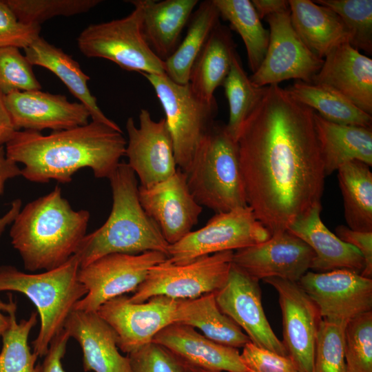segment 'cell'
I'll return each mask as SVG.
<instances>
[{"instance_id": "1", "label": "cell", "mask_w": 372, "mask_h": 372, "mask_svg": "<svg viewBox=\"0 0 372 372\" xmlns=\"http://www.w3.org/2000/svg\"><path fill=\"white\" fill-rule=\"evenodd\" d=\"M314 111L263 87L237 139L247 205L271 235L321 203L324 178Z\"/></svg>"}, {"instance_id": "2", "label": "cell", "mask_w": 372, "mask_h": 372, "mask_svg": "<svg viewBox=\"0 0 372 372\" xmlns=\"http://www.w3.org/2000/svg\"><path fill=\"white\" fill-rule=\"evenodd\" d=\"M123 132L92 121L54 131L17 130L6 143V156L23 167L21 175L34 183H69L78 170L88 167L99 178H110L125 155Z\"/></svg>"}, {"instance_id": "3", "label": "cell", "mask_w": 372, "mask_h": 372, "mask_svg": "<svg viewBox=\"0 0 372 372\" xmlns=\"http://www.w3.org/2000/svg\"><path fill=\"white\" fill-rule=\"evenodd\" d=\"M90 216L74 210L58 186L21 209L10 236L25 269L48 271L65 263L86 235Z\"/></svg>"}, {"instance_id": "4", "label": "cell", "mask_w": 372, "mask_h": 372, "mask_svg": "<svg viewBox=\"0 0 372 372\" xmlns=\"http://www.w3.org/2000/svg\"><path fill=\"white\" fill-rule=\"evenodd\" d=\"M136 176L127 163L120 162L110 177L112 210L105 223L80 242L74 254L80 268L114 253L155 251L167 255L169 244L141 205Z\"/></svg>"}, {"instance_id": "5", "label": "cell", "mask_w": 372, "mask_h": 372, "mask_svg": "<svg viewBox=\"0 0 372 372\" xmlns=\"http://www.w3.org/2000/svg\"><path fill=\"white\" fill-rule=\"evenodd\" d=\"M185 173L189 191L200 206L216 214L248 206L238 143L225 124L213 123Z\"/></svg>"}, {"instance_id": "6", "label": "cell", "mask_w": 372, "mask_h": 372, "mask_svg": "<svg viewBox=\"0 0 372 372\" xmlns=\"http://www.w3.org/2000/svg\"><path fill=\"white\" fill-rule=\"evenodd\" d=\"M79 269L75 254L61 266L40 273H26L10 265L0 267V291L22 293L37 309L41 324L32 345L39 357L45 355L75 304L87 293L79 280Z\"/></svg>"}, {"instance_id": "7", "label": "cell", "mask_w": 372, "mask_h": 372, "mask_svg": "<svg viewBox=\"0 0 372 372\" xmlns=\"http://www.w3.org/2000/svg\"><path fill=\"white\" fill-rule=\"evenodd\" d=\"M128 1L134 8L127 16L89 25L77 38L78 48L87 57L109 60L125 70L165 74L164 62L149 48L143 32V1Z\"/></svg>"}, {"instance_id": "8", "label": "cell", "mask_w": 372, "mask_h": 372, "mask_svg": "<svg viewBox=\"0 0 372 372\" xmlns=\"http://www.w3.org/2000/svg\"><path fill=\"white\" fill-rule=\"evenodd\" d=\"M154 88L165 114L178 168L185 172L217 114L216 101L198 97L189 83L178 84L165 74H143Z\"/></svg>"}, {"instance_id": "9", "label": "cell", "mask_w": 372, "mask_h": 372, "mask_svg": "<svg viewBox=\"0 0 372 372\" xmlns=\"http://www.w3.org/2000/svg\"><path fill=\"white\" fill-rule=\"evenodd\" d=\"M233 254V251L218 252L182 265L167 259L149 269L129 300L141 303L156 296L185 300L216 292L227 279Z\"/></svg>"}, {"instance_id": "10", "label": "cell", "mask_w": 372, "mask_h": 372, "mask_svg": "<svg viewBox=\"0 0 372 372\" xmlns=\"http://www.w3.org/2000/svg\"><path fill=\"white\" fill-rule=\"evenodd\" d=\"M271 236L249 206L237 208L216 214L204 227L169 245L167 260L176 265L186 264L216 253L255 245Z\"/></svg>"}, {"instance_id": "11", "label": "cell", "mask_w": 372, "mask_h": 372, "mask_svg": "<svg viewBox=\"0 0 372 372\" xmlns=\"http://www.w3.org/2000/svg\"><path fill=\"white\" fill-rule=\"evenodd\" d=\"M167 259L160 251L138 254L114 253L102 256L80 268L78 278L87 290L74 305V310L96 311L107 301L135 291L149 269Z\"/></svg>"}, {"instance_id": "12", "label": "cell", "mask_w": 372, "mask_h": 372, "mask_svg": "<svg viewBox=\"0 0 372 372\" xmlns=\"http://www.w3.org/2000/svg\"><path fill=\"white\" fill-rule=\"evenodd\" d=\"M269 26V39L265 58L249 76L258 87L296 79L311 83L323 59L314 54L296 32L290 9L265 18Z\"/></svg>"}, {"instance_id": "13", "label": "cell", "mask_w": 372, "mask_h": 372, "mask_svg": "<svg viewBox=\"0 0 372 372\" xmlns=\"http://www.w3.org/2000/svg\"><path fill=\"white\" fill-rule=\"evenodd\" d=\"M322 319L345 324L372 311V279L345 269L307 271L298 282Z\"/></svg>"}, {"instance_id": "14", "label": "cell", "mask_w": 372, "mask_h": 372, "mask_svg": "<svg viewBox=\"0 0 372 372\" xmlns=\"http://www.w3.org/2000/svg\"><path fill=\"white\" fill-rule=\"evenodd\" d=\"M179 300L156 296L135 303L121 295L105 302L96 312L115 331L118 348L129 354L152 342L161 330L175 322Z\"/></svg>"}, {"instance_id": "15", "label": "cell", "mask_w": 372, "mask_h": 372, "mask_svg": "<svg viewBox=\"0 0 372 372\" xmlns=\"http://www.w3.org/2000/svg\"><path fill=\"white\" fill-rule=\"evenodd\" d=\"M264 282L278 293L282 318V343L299 372H313L315 344L322 318L298 282L279 278Z\"/></svg>"}, {"instance_id": "16", "label": "cell", "mask_w": 372, "mask_h": 372, "mask_svg": "<svg viewBox=\"0 0 372 372\" xmlns=\"http://www.w3.org/2000/svg\"><path fill=\"white\" fill-rule=\"evenodd\" d=\"M138 121V126L132 117L126 121L128 141L125 156L140 180L139 186L147 188L171 177L178 167L165 118L156 121L149 112L143 108Z\"/></svg>"}, {"instance_id": "17", "label": "cell", "mask_w": 372, "mask_h": 372, "mask_svg": "<svg viewBox=\"0 0 372 372\" xmlns=\"http://www.w3.org/2000/svg\"><path fill=\"white\" fill-rule=\"evenodd\" d=\"M215 298L220 311L244 331L253 344L288 356L265 316L259 280L231 263L227 279L216 291Z\"/></svg>"}, {"instance_id": "18", "label": "cell", "mask_w": 372, "mask_h": 372, "mask_svg": "<svg viewBox=\"0 0 372 372\" xmlns=\"http://www.w3.org/2000/svg\"><path fill=\"white\" fill-rule=\"evenodd\" d=\"M313 258L309 245L285 230L234 251L232 264L258 280L279 278L298 282L311 269Z\"/></svg>"}, {"instance_id": "19", "label": "cell", "mask_w": 372, "mask_h": 372, "mask_svg": "<svg viewBox=\"0 0 372 372\" xmlns=\"http://www.w3.org/2000/svg\"><path fill=\"white\" fill-rule=\"evenodd\" d=\"M138 198L169 245L192 231L203 211L189 191L185 173L178 168L171 177L152 187L138 186Z\"/></svg>"}, {"instance_id": "20", "label": "cell", "mask_w": 372, "mask_h": 372, "mask_svg": "<svg viewBox=\"0 0 372 372\" xmlns=\"http://www.w3.org/2000/svg\"><path fill=\"white\" fill-rule=\"evenodd\" d=\"M5 101L16 130L60 131L85 125L90 117L81 103L41 90L14 92L5 95Z\"/></svg>"}, {"instance_id": "21", "label": "cell", "mask_w": 372, "mask_h": 372, "mask_svg": "<svg viewBox=\"0 0 372 372\" xmlns=\"http://www.w3.org/2000/svg\"><path fill=\"white\" fill-rule=\"evenodd\" d=\"M311 83L335 90L372 114V59L349 43L335 47L327 54Z\"/></svg>"}, {"instance_id": "22", "label": "cell", "mask_w": 372, "mask_h": 372, "mask_svg": "<svg viewBox=\"0 0 372 372\" xmlns=\"http://www.w3.org/2000/svg\"><path fill=\"white\" fill-rule=\"evenodd\" d=\"M63 329L81 347L85 371L132 372L129 357L118 351L115 331L96 311L74 309Z\"/></svg>"}, {"instance_id": "23", "label": "cell", "mask_w": 372, "mask_h": 372, "mask_svg": "<svg viewBox=\"0 0 372 372\" xmlns=\"http://www.w3.org/2000/svg\"><path fill=\"white\" fill-rule=\"evenodd\" d=\"M152 342L196 366L221 372L248 371L238 349L217 343L186 324H169L154 337Z\"/></svg>"}, {"instance_id": "24", "label": "cell", "mask_w": 372, "mask_h": 372, "mask_svg": "<svg viewBox=\"0 0 372 372\" xmlns=\"http://www.w3.org/2000/svg\"><path fill=\"white\" fill-rule=\"evenodd\" d=\"M321 203L315 205L288 229L309 245L314 253L311 269L320 272L345 269L361 273L364 259L353 246L340 240L323 223Z\"/></svg>"}, {"instance_id": "25", "label": "cell", "mask_w": 372, "mask_h": 372, "mask_svg": "<svg viewBox=\"0 0 372 372\" xmlns=\"http://www.w3.org/2000/svg\"><path fill=\"white\" fill-rule=\"evenodd\" d=\"M24 51L25 57L32 66L38 65L50 70L63 82L71 94L87 109L92 121L122 132L118 125L107 117L100 109L96 97L88 87L90 77L72 56L41 37Z\"/></svg>"}, {"instance_id": "26", "label": "cell", "mask_w": 372, "mask_h": 372, "mask_svg": "<svg viewBox=\"0 0 372 372\" xmlns=\"http://www.w3.org/2000/svg\"><path fill=\"white\" fill-rule=\"evenodd\" d=\"M325 176L352 161L372 165V127L330 122L314 112Z\"/></svg>"}, {"instance_id": "27", "label": "cell", "mask_w": 372, "mask_h": 372, "mask_svg": "<svg viewBox=\"0 0 372 372\" xmlns=\"http://www.w3.org/2000/svg\"><path fill=\"white\" fill-rule=\"evenodd\" d=\"M292 25L306 46L324 59L335 47L349 42V33L331 9L310 0H289Z\"/></svg>"}, {"instance_id": "28", "label": "cell", "mask_w": 372, "mask_h": 372, "mask_svg": "<svg viewBox=\"0 0 372 372\" xmlns=\"http://www.w3.org/2000/svg\"><path fill=\"white\" fill-rule=\"evenodd\" d=\"M142 1L144 37L154 53L164 61L178 46L181 33L198 1Z\"/></svg>"}, {"instance_id": "29", "label": "cell", "mask_w": 372, "mask_h": 372, "mask_svg": "<svg viewBox=\"0 0 372 372\" xmlns=\"http://www.w3.org/2000/svg\"><path fill=\"white\" fill-rule=\"evenodd\" d=\"M236 53L230 30L220 23L211 33L191 70L189 84L198 97L208 102L216 101L214 92L227 77Z\"/></svg>"}, {"instance_id": "30", "label": "cell", "mask_w": 372, "mask_h": 372, "mask_svg": "<svg viewBox=\"0 0 372 372\" xmlns=\"http://www.w3.org/2000/svg\"><path fill=\"white\" fill-rule=\"evenodd\" d=\"M216 292L193 299L180 300L175 322L198 329L207 338L236 349L251 342L241 328L223 313L216 301Z\"/></svg>"}, {"instance_id": "31", "label": "cell", "mask_w": 372, "mask_h": 372, "mask_svg": "<svg viewBox=\"0 0 372 372\" xmlns=\"http://www.w3.org/2000/svg\"><path fill=\"white\" fill-rule=\"evenodd\" d=\"M220 18L213 0L199 3L189 19L185 37L163 61L165 74L172 81L189 83L192 68L211 33L220 24Z\"/></svg>"}, {"instance_id": "32", "label": "cell", "mask_w": 372, "mask_h": 372, "mask_svg": "<svg viewBox=\"0 0 372 372\" xmlns=\"http://www.w3.org/2000/svg\"><path fill=\"white\" fill-rule=\"evenodd\" d=\"M339 186L344 201L348 227L372 231V172L370 166L352 161L338 170Z\"/></svg>"}, {"instance_id": "33", "label": "cell", "mask_w": 372, "mask_h": 372, "mask_svg": "<svg viewBox=\"0 0 372 372\" xmlns=\"http://www.w3.org/2000/svg\"><path fill=\"white\" fill-rule=\"evenodd\" d=\"M286 90L324 119L338 124L372 127V116L326 86L297 81Z\"/></svg>"}, {"instance_id": "34", "label": "cell", "mask_w": 372, "mask_h": 372, "mask_svg": "<svg viewBox=\"0 0 372 372\" xmlns=\"http://www.w3.org/2000/svg\"><path fill=\"white\" fill-rule=\"evenodd\" d=\"M220 17L227 21L242 38L245 45L250 70L255 72L262 62L269 43L265 29L251 1L213 0Z\"/></svg>"}, {"instance_id": "35", "label": "cell", "mask_w": 372, "mask_h": 372, "mask_svg": "<svg viewBox=\"0 0 372 372\" xmlns=\"http://www.w3.org/2000/svg\"><path fill=\"white\" fill-rule=\"evenodd\" d=\"M222 86L229 105V120L226 128L237 141L240 130L258 99L263 87L255 85L245 72L238 54L232 60L230 70Z\"/></svg>"}, {"instance_id": "36", "label": "cell", "mask_w": 372, "mask_h": 372, "mask_svg": "<svg viewBox=\"0 0 372 372\" xmlns=\"http://www.w3.org/2000/svg\"><path fill=\"white\" fill-rule=\"evenodd\" d=\"M16 312L9 316V324L1 335L3 346L0 352V372H42L36 364L39 355L30 351L28 343L31 329L37 322V312L27 320L17 322Z\"/></svg>"}, {"instance_id": "37", "label": "cell", "mask_w": 372, "mask_h": 372, "mask_svg": "<svg viewBox=\"0 0 372 372\" xmlns=\"http://www.w3.org/2000/svg\"><path fill=\"white\" fill-rule=\"evenodd\" d=\"M316 3L333 10L349 33V43L368 54L372 52L371 0H318Z\"/></svg>"}, {"instance_id": "38", "label": "cell", "mask_w": 372, "mask_h": 372, "mask_svg": "<svg viewBox=\"0 0 372 372\" xmlns=\"http://www.w3.org/2000/svg\"><path fill=\"white\" fill-rule=\"evenodd\" d=\"M23 23L41 25L51 18L85 13L99 4L100 0H5Z\"/></svg>"}, {"instance_id": "39", "label": "cell", "mask_w": 372, "mask_h": 372, "mask_svg": "<svg viewBox=\"0 0 372 372\" xmlns=\"http://www.w3.org/2000/svg\"><path fill=\"white\" fill-rule=\"evenodd\" d=\"M344 360L346 372H372V311L347 323Z\"/></svg>"}, {"instance_id": "40", "label": "cell", "mask_w": 372, "mask_h": 372, "mask_svg": "<svg viewBox=\"0 0 372 372\" xmlns=\"http://www.w3.org/2000/svg\"><path fill=\"white\" fill-rule=\"evenodd\" d=\"M345 327L322 318L316 339L313 372H346Z\"/></svg>"}, {"instance_id": "41", "label": "cell", "mask_w": 372, "mask_h": 372, "mask_svg": "<svg viewBox=\"0 0 372 372\" xmlns=\"http://www.w3.org/2000/svg\"><path fill=\"white\" fill-rule=\"evenodd\" d=\"M41 90L32 65L19 49L0 48V92L7 95L14 92Z\"/></svg>"}, {"instance_id": "42", "label": "cell", "mask_w": 372, "mask_h": 372, "mask_svg": "<svg viewBox=\"0 0 372 372\" xmlns=\"http://www.w3.org/2000/svg\"><path fill=\"white\" fill-rule=\"evenodd\" d=\"M132 372H186V362L165 347L149 342L128 354Z\"/></svg>"}, {"instance_id": "43", "label": "cell", "mask_w": 372, "mask_h": 372, "mask_svg": "<svg viewBox=\"0 0 372 372\" xmlns=\"http://www.w3.org/2000/svg\"><path fill=\"white\" fill-rule=\"evenodd\" d=\"M41 25L23 23L5 0H0V48L25 49L40 36Z\"/></svg>"}, {"instance_id": "44", "label": "cell", "mask_w": 372, "mask_h": 372, "mask_svg": "<svg viewBox=\"0 0 372 372\" xmlns=\"http://www.w3.org/2000/svg\"><path fill=\"white\" fill-rule=\"evenodd\" d=\"M240 358L252 372H299L289 356H284L249 342L242 347Z\"/></svg>"}, {"instance_id": "45", "label": "cell", "mask_w": 372, "mask_h": 372, "mask_svg": "<svg viewBox=\"0 0 372 372\" xmlns=\"http://www.w3.org/2000/svg\"><path fill=\"white\" fill-rule=\"evenodd\" d=\"M335 235L360 252L364 265L360 274L372 279V231H355L347 226L339 225L335 228Z\"/></svg>"}, {"instance_id": "46", "label": "cell", "mask_w": 372, "mask_h": 372, "mask_svg": "<svg viewBox=\"0 0 372 372\" xmlns=\"http://www.w3.org/2000/svg\"><path fill=\"white\" fill-rule=\"evenodd\" d=\"M20 175L21 169H19L18 165L7 157L5 147L0 145V195L3 194L7 181ZM21 205V199L14 200L9 210L0 217V237L6 227L12 223L19 213Z\"/></svg>"}, {"instance_id": "47", "label": "cell", "mask_w": 372, "mask_h": 372, "mask_svg": "<svg viewBox=\"0 0 372 372\" xmlns=\"http://www.w3.org/2000/svg\"><path fill=\"white\" fill-rule=\"evenodd\" d=\"M69 338L64 329L54 336L44 356L41 364L42 372H65L63 368L62 359L65 355Z\"/></svg>"}, {"instance_id": "48", "label": "cell", "mask_w": 372, "mask_h": 372, "mask_svg": "<svg viewBox=\"0 0 372 372\" xmlns=\"http://www.w3.org/2000/svg\"><path fill=\"white\" fill-rule=\"evenodd\" d=\"M251 3L260 19L289 10L286 0H252Z\"/></svg>"}, {"instance_id": "49", "label": "cell", "mask_w": 372, "mask_h": 372, "mask_svg": "<svg viewBox=\"0 0 372 372\" xmlns=\"http://www.w3.org/2000/svg\"><path fill=\"white\" fill-rule=\"evenodd\" d=\"M16 131L6 105L5 95L0 92V145H6Z\"/></svg>"}, {"instance_id": "50", "label": "cell", "mask_w": 372, "mask_h": 372, "mask_svg": "<svg viewBox=\"0 0 372 372\" xmlns=\"http://www.w3.org/2000/svg\"><path fill=\"white\" fill-rule=\"evenodd\" d=\"M17 304L13 301L11 296L8 302H5L0 300V337L7 329L9 324V316H6L3 312L8 314L12 312H16Z\"/></svg>"}, {"instance_id": "51", "label": "cell", "mask_w": 372, "mask_h": 372, "mask_svg": "<svg viewBox=\"0 0 372 372\" xmlns=\"http://www.w3.org/2000/svg\"><path fill=\"white\" fill-rule=\"evenodd\" d=\"M186 372H221V371H211V370L203 369V368L196 366L186 362Z\"/></svg>"}, {"instance_id": "52", "label": "cell", "mask_w": 372, "mask_h": 372, "mask_svg": "<svg viewBox=\"0 0 372 372\" xmlns=\"http://www.w3.org/2000/svg\"><path fill=\"white\" fill-rule=\"evenodd\" d=\"M247 372H252V371H247Z\"/></svg>"}]
</instances>
